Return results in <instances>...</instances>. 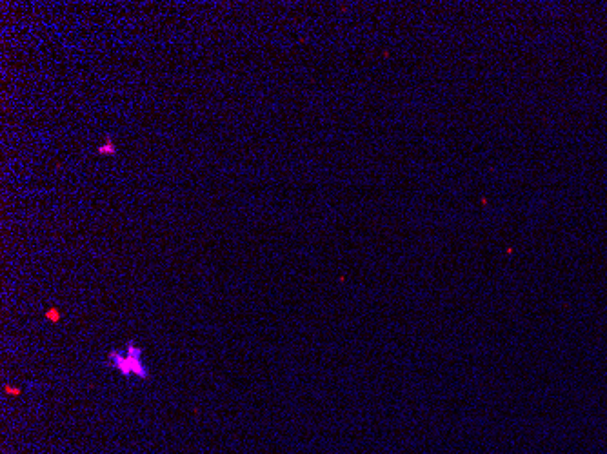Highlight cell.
<instances>
[{"label": "cell", "mask_w": 607, "mask_h": 454, "mask_svg": "<svg viewBox=\"0 0 607 454\" xmlns=\"http://www.w3.org/2000/svg\"><path fill=\"white\" fill-rule=\"evenodd\" d=\"M138 351L133 349V354H129V356H118V353H111V358H115L116 362V367H118L120 371L124 374H138V376H148V373H146L144 365H140L138 362H136V358H138Z\"/></svg>", "instance_id": "obj_1"}, {"label": "cell", "mask_w": 607, "mask_h": 454, "mask_svg": "<svg viewBox=\"0 0 607 454\" xmlns=\"http://www.w3.org/2000/svg\"><path fill=\"white\" fill-rule=\"evenodd\" d=\"M96 153H98V157H115V155H116L115 142H113L111 138H106L104 144L96 147Z\"/></svg>", "instance_id": "obj_2"}]
</instances>
